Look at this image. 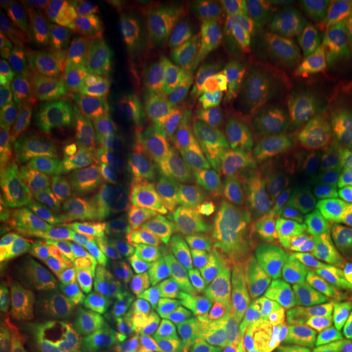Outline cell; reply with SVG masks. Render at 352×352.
Wrapping results in <instances>:
<instances>
[{"label":"cell","instance_id":"5bb4252c","mask_svg":"<svg viewBox=\"0 0 352 352\" xmlns=\"http://www.w3.org/2000/svg\"><path fill=\"white\" fill-rule=\"evenodd\" d=\"M252 19L261 25L272 58H295L329 51L348 41L346 23L332 12L309 3H254L248 5Z\"/></svg>","mask_w":352,"mask_h":352},{"label":"cell","instance_id":"7c38bea8","mask_svg":"<svg viewBox=\"0 0 352 352\" xmlns=\"http://www.w3.org/2000/svg\"><path fill=\"white\" fill-rule=\"evenodd\" d=\"M82 163L51 158L30 204V222L55 261L87 256L105 243L98 220L94 188Z\"/></svg>","mask_w":352,"mask_h":352},{"label":"cell","instance_id":"e0dca14e","mask_svg":"<svg viewBox=\"0 0 352 352\" xmlns=\"http://www.w3.org/2000/svg\"><path fill=\"white\" fill-rule=\"evenodd\" d=\"M46 167L41 146L10 117L0 115V179L5 199L30 208Z\"/></svg>","mask_w":352,"mask_h":352},{"label":"cell","instance_id":"d6986e66","mask_svg":"<svg viewBox=\"0 0 352 352\" xmlns=\"http://www.w3.org/2000/svg\"><path fill=\"white\" fill-rule=\"evenodd\" d=\"M272 325L318 339L352 341V284L327 300L286 309L272 320Z\"/></svg>","mask_w":352,"mask_h":352},{"label":"cell","instance_id":"8fae6325","mask_svg":"<svg viewBox=\"0 0 352 352\" xmlns=\"http://www.w3.org/2000/svg\"><path fill=\"white\" fill-rule=\"evenodd\" d=\"M298 238L309 256L352 265V129L320 138Z\"/></svg>","mask_w":352,"mask_h":352},{"label":"cell","instance_id":"6da1fadb","mask_svg":"<svg viewBox=\"0 0 352 352\" xmlns=\"http://www.w3.org/2000/svg\"><path fill=\"white\" fill-rule=\"evenodd\" d=\"M105 241L119 256L176 272H217L231 213L183 181L129 179L94 188Z\"/></svg>","mask_w":352,"mask_h":352},{"label":"cell","instance_id":"277c9868","mask_svg":"<svg viewBox=\"0 0 352 352\" xmlns=\"http://www.w3.org/2000/svg\"><path fill=\"white\" fill-rule=\"evenodd\" d=\"M320 138L298 129L258 133L236 176L231 224L298 236Z\"/></svg>","mask_w":352,"mask_h":352},{"label":"cell","instance_id":"9c48e42d","mask_svg":"<svg viewBox=\"0 0 352 352\" xmlns=\"http://www.w3.org/2000/svg\"><path fill=\"white\" fill-rule=\"evenodd\" d=\"M307 258L298 236L231 224L220 272L238 320L265 325L277 318Z\"/></svg>","mask_w":352,"mask_h":352},{"label":"cell","instance_id":"30bf717a","mask_svg":"<svg viewBox=\"0 0 352 352\" xmlns=\"http://www.w3.org/2000/svg\"><path fill=\"white\" fill-rule=\"evenodd\" d=\"M0 105L51 158L82 163L87 149H101L108 138L48 89L37 72L3 39L0 48Z\"/></svg>","mask_w":352,"mask_h":352},{"label":"cell","instance_id":"ffe728a7","mask_svg":"<svg viewBox=\"0 0 352 352\" xmlns=\"http://www.w3.org/2000/svg\"><path fill=\"white\" fill-rule=\"evenodd\" d=\"M350 284H352V265L329 261V258L309 256L307 263L295 274L284 311L291 307L327 300Z\"/></svg>","mask_w":352,"mask_h":352},{"label":"cell","instance_id":"7402d4cb","mask_svg":"<svg viewBox=\"0 0 352 352\" xmlns=\"http://www.w3.org/2000/svg\"><path fill=\"white\" fill-rule=\"evenodd\" d=\"M245 334L256 352H352V341L318 339V336L286 332L272 322L250 325Z\"/></svg>","mask_w":352,"mask_h":352},{"label":"cell","instance_id":"52a82bcc","mask_svg":"<svg viewBox=\"0 0 352 352\" xmlns=\"http://www.w3.org/2000/svg\"><path fill=\"white\" fill-rule=\"evenodd\" d=\"M252 108L195 82L174 87V160L181 181L197 190L236 188Z\"/></svg>","mask_w":352,"mask_h":352},{"label":"cell","instance_id":"9a60e30c","mask_svg":"<svg viewBox=\"0 0 352 352\" xmlns=\"http://www.w3.org/2000/svg\"><path fill=\"white\" fill-rule=\"evenodd\" d=\"M55 258L34 229L16 208L0 213V298L3 302L37 300Z\"/></svg>","mask_w":352,"mask_h":352},{"label":"cell","instance_id":"3957f363","mask_svg":"<svg viewBox=\"0 0 352 352\" xmlns=\"http://www.w3.org/2000/svg\"><path fill=\"white\" fill-rule=\"evenodd\" d=\"M105 74L108 140L133 163L174 153V87L149 39L133 32L91 37Z\"/></svg>","mask_w":352,"mask_h":352},{"label":"cell","instance_id":"ba28073f","mask_svg":"<svg viewBox=\"0 0 352 352\" xmlns=\"http://www.w3.org/2000/svg\"><path fill=\"white\" fill-rule=\"evenodd\" d=\"M28 65L55 96L87 117L108 138L105 129V74L98 51L72 10L44 3L16 32Z\"/></svg>","mask_w":352,"mask_h":352},{"label":"cell","instance_id":"4fadbf2b","mask_svg":"<svg viewBox=\"0 0 352 352\" xmlns=\"http://www.w3.org/2000/svg\"><path fill=\"white\" fill-rule=\"evenodd\" d=\"M272 60L261 25L252 19L248 5H238L231 19L210 39L190 82L238 96Z\"/></svg>","mask_w":352,"mask_h":352},{"label":"cell","instance_id":"cb8c5ba5","mask_svg":"<svg viewBox=\"0 0 352 352\" xmlns=\"http://www.w3.org/2000/svg\"><path fill=\"white\" fill-rule=\"evenodd\" d=\"M199 352H238L234 348H208V350H199Z\"/></svg>","mask_w":352,"mask_h":352},{"label":"cell","instance_id":"603a6c76","mask_svg":"<svg viewBox=\"0 0 352 352\" xmlns=\"http://www.w3.org/2000/svg\"><path fill=\"white\" fill-rule=\"evenodd\" d=\"M44 3H32V0H5L0 5V14H3V23L10 25L14 32H19Z\"/></svg>","mask_w":352,"mask_h":352},{"label":"cell","instance_id":"7a4b0ae2","mask_svg":"<svg viewBox=\"0 0 352 352\" xmlns=\"http://www.w3.org/2000/svg\"><path fill=\"white\" fill-rule=\"evenodd\" d=\"M108 277L119 334L135 352H199L236 329L222 272H176L112 252Z\"/></svg>","mask_w":352,"mask_h":352},{"label":"cell","instance_id":"5b68a950","mask_svg":"<svg viewBox=\"0 0 352 352\" xmlns=\"http://www.w3.org/2000/svg\"><path fill=\"white\" fill-rule=\"evenodd\" d=\"M236 98L298 131L352 129V65L332 48L274 58Z\"/></svg>","mask_w":352,"mask_h":352},{"label":"cell","instance_id":"44dd1931","mask_svg":"<svg viewBox=\"0 0 352 352\" xmlns=\"http://www.w3.org/2000/svg\"><path fill=\"white\" fill-rule=\"evenodd\" d=\"M46 332L37 300L0 305V352H46Z\"/></svg>","mask_w":352,"mask_h":352},{"label":"cell","instance_id":"ac0fdd59","mask_svg":"<svg viewBox=\"0 0 352 352\" xmlns=\"http://www.w3.org/2000/svg\"><path fill=\"white\" fill-rule=\"evenodd\" d=\"M80 21L89 37L103 32L160 34L170 21L176 3L170 0H101V3H76Z\"/></svg>","mask_w":352,"mask_h":352},{"label":"cell","instance_id":"8992f818","mask_svg":"<svg viewBox=\"0 0 352 352\" xmlns=\"http://www.w3.org/2000/svg\"><path fill=\"white\" fill-rule=\"evenodd\" d=\"M110 254L105 241L94 254L55 263L37 298L48 352H131L117 325Z\"/></svg>","mask_w":352,"mask_h":352},{"label":"cell","instance_id":"2e32d148","mask_svg":"<svg viewBox=\"0 0 352 352\" xmlns=\"http://www.w3.org/2000/svg\"><path fill=\"white\" fill-rule=\"evenodd\" d=\"M238 10V3L227 0H186L176 3L170 21L158 34V44L165 60L176 74L190 80V76L206 53L215 32Z\"/></svg>","mask_w":352,"mask_h":352}]
</instances>
